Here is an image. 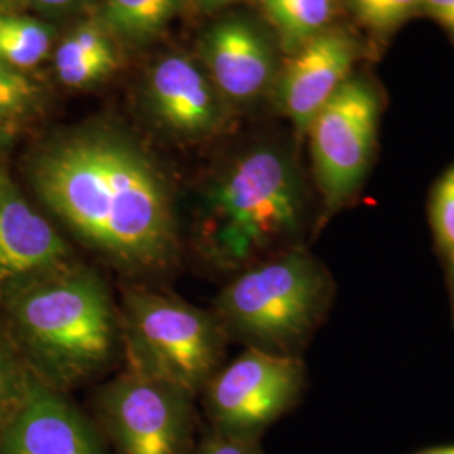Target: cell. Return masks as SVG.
<instances>
[{
	"label": "cell",
	"instance_id": "52a82bcc",
	"mask_svg": "<svg viewBox=\"0 0 454 454\" xmlns=\"http://www.w3.org/2000/svg\"><path fill=\"white\" fill-rule=\"evenodd\" d=\"M380 98L372 82L350 76L309 125V153L326 214L343 209L364 185L372 163Z\"/></svg>",
	"mask_w": 454,
	"mask_h": 454
},
{
	"label": "cell",
	"instance_id": "8fae6325",
	"mask_svg": "<svg viewBox=\"0 0 454 454\" xmlns=\"http://www.w3.org/2000/svg\"><path fill=\"white\" fill-rule=\"evenodd\" d=\"M360 54L357 37L340 27H328L293 52L279 78L278 99L298 133L307 135L315 116L350 80Z\"/></svg>",
	"mask_w": 454,
	"mask_h": 454
},
{
	"label": "cell",
	"instance_id": "603a6c76",
	"mask_svg": "<svg viewBox=\"0 0 454 454\" xmlns=\"http://www.w3.org/2000/svg\"><path fill=\"white\" fill-rule=\"evenodd\" d=\"M422 12L433 17L454 37V0H422Z\"/></svg>",
	"mask_w": 454,
	"mask_h": 454
},
{
	"label": "cell",
	"instance_id": "e0dca14e",
	"mask_svg": "<svg viewBox=\"0 0 454 454\" xmlns=\"http://www.w3.org/2000/svg\"><path fill=\"white\" fill-rule=\"evenodd\" d=\"M52 43L46 24L29 17L0 16V63L17 71L44 61Z\"/></svg>",
	"mask_w": 454,
	"mask_h": 454
},
{
	"label": "cell",
	"instance_id": "44dd1931",
	"mask_svg": "<svg viewBox=\"0 0 454 454\" xmlns=\"http://www.w3.org/2000/svg\"><path fill=\"white\" fill-rule=\"evenodd\" d=\"M37 99V88L22 71L0 63V118L12 123L29 114Z\"/></svg>",
	"mask_w": 454,
	"mask_h": 454
},
{
	"label": "cell",
	"instance_id": "4fadbf2b",
	"mask_svg": "<svg viewBox=\"0 0 454 454\" xmlns=\"http://www.w3.org/2000/svg\"><path fill=\"white\" fill-rule=\"evenodd\" d=\"M155 114L184 135L206 133L217 123V103L200 69L187 58H165L150 78Z\"/></svg>",
	"mask_w": 454,
	"mask_h": 454
},
{
	"label": "cell",
	"instance_id": "ba28073f",
	"mask_svg": "<svg viewBox=\"0 0 454 454\" xmlns=\"http://www.w3.org/2000/svg\"><path fill=\"white\" fill-rule=\"evenodd\" d=\"M192 401L129 369L98 392L97 411L116 454H192Z\"/></svg>",
	"mask_w": 454,
	"mask_h": 454
},
{
	"label": "cell",
	"instance_id": "8992f818",
	"mask_svg": "<svg viewBox=\"0 0 454 454\" xmlns=\"http://www.w3.org/2000/svg\"><path fill=\"white\" fill-rule=\"evenodd\" d=\"M305 384L307 369L300 356L246 347L239 357L212 375L200 394L212 431L261 441L268 427L300 403Z\"/></svg>",
	"mask_w": 454,
	"mask_h": 454
},
{
	"label": "cell",
	"instance_id": "cb8c5ba5",
	"mask_svg": "<svg viewBox=\"0 0 454 454\" xmlns=\"http://www.w3.org/2000/svg\"><path fill=\"white\" fill-rule=\"evenodd\" d=\"M11 138H12V130H11V123L0 118V162L7 152V148L11 145ZM2 170V168H0Z\"/></svg>",
	"mask_w": 454,
	"mask_h": 454
},
{
	"label": "cell",
	"instance_id": "5b68a950",
	"mask_svg": "<svg viewBox=\"0 0 454 454\" xmlns=\"http://www.w3.org/2000/svg\"><path fill=\"white\" fill-rule=\"evenodd\" d=\"M118 317L133 372L194 399L219 371L227 337L214 313L170 294L131 288Z\"/></svg>",
	"mask_w": 454,
	"mask_h": 454
},
{
	"label": "cell",
	"instance_id": "4316f807",
	"mask_svg": "<svg viewBox=\"0 0 454 454\" xmlns=\"http://www.w3.org/2000/svg\"><path fill=\"white\" fill-rule=\"evenodd\" d=\"M412 454H454V444H441V446H431L424 448Z\"/></svg>",
	"mask_w": 454,
	"mask_h": 454
},
{
	"label": "cell",
	"instance_id": "ffe728a7",
	"mask_svg": "<svg viewBox=\"0 0 454 454\" xmlns=\"http://www.w3.org/2000/svg\"><path fill=\"white\" fill-rule=\"evenodd\" d=\"M429 223L446 262L454 261V165L438 180L429 200Z\"/></svg>",
	"mask_w": 454,
	"mask_h": 454
},
{
	"label": "cell",
	"instance_id": "3957f363",
	"mask_svg": "<svg viewBox=\"0 0 454 454\" xmlns=\"http://www.w3.org/2000/svg\"><path fill=\"white\" fill-rule=\"evenodd\" d=\"M305 224V189L292 159L276 146H256L207 189L197 244L214 266L243 271L298 246Z\"/></svg>",
	"mask_w": 454,
	"mask_h": 454
},
{
	"label": "cell",
	"instance_id": "83f0119b",
	"mask_svg": "<svg viewBox=\"0 0 454 454\" xmlns=\"http://www.w3.org/2000/svg\"><path fill=\"white\" fill-rule=\"evenodd\" d=\"M448 264V281H450V293H451V309H453L454 322V261L446 262Z\"/></svg>",
	"mask_w": 454,
	"mask_h": 454
},
{
	"label": "cell",
	"instance_id": "484cf974",
	"mask_svg": "<svg viewBox=\"0 0 454 454\" xmlns=\"http://www.w3.org/2000/svg\"><path fill=\"white\" fill-rule=\"evenodd\" d=\"M204 11H217L223 7H229L239 2H246V0H195Z\"/></svg>",
	"mask_w": 454,
	"mask_h": 454
},
{
	"label": "cell",
	"instance_id": "7a4b0ae2",
	"mask_svg": "<svg viewBox=\"0 0 454 454\" xmlns=\"http://www.w3.org/2000/svg\"><path fill=\"white\" fill-rule=\"evenodd\" d=\"M4 303L17 350L54 389L80 386L101 372L121 343L105 281L78 261L11 293Z\"/></svg>",
	"mask_w": 454,
	"mask_h": 454
},
{
	"label": "cell",
	"instance_id": "277c9868",
	"mask_svg": "<svg viewBox=\"0 0 454 454\" xmlns=\"http://www.w3.org/2000/svg\"><path fill=\"white\" fill-rule=\"evenodd\" d=\"M328 270L303 246L251 264L217 294L226 337L264 352L300 356L333 303Z\"/></svg>",
	"mask_w": 454,
	"mask_h": 454
},
{
	"label": "cell",
	"instance_id": "30bf717a",
	"mask_svg": "<svg viewBox=\"0 0 454 454\" xmlns=\"http://www.w3.org/2000/svg\"><path fill=\"white\" fill-rule=\"evenodd\" d=\"M0 454H106L97 427L31 372L20 404L0 433Z\"/></svg>",
	"mask_w": 454,
	"mask_h": 454
},
{
	"label": "cell",
	"instance_id": "5bb4252c",
	"mask_svg": "<svg viewBox=\"0 0 454 454\" xmlns=\"http://www.w3.org/2000/svg\"><path fill=\"white\" fill-rule=\"evenodd\" d=\"M116 67L110 39L95 26L69 34L54 54L58 80L69 88H84L106 78Z\"/></svg>",
	"mask_w": 454,
	"mask_h": 454
},
{
	"label": "cell",
	"instance_id": "7402d4cb",
	"mask_svg": "<svg viewBox=\"0 0 454 454\" xmlns=\"http://www.w3.org/2000/svg\"><path fill=\"white\" fill-rule=\"evenodd\" d=\"M192 454H262L260 441H244L209 431L194 448Z\"/></svg>",
	"mask_w": 454,
	"mask_h": 454
},
{
	"label": "cell",
	"instance_id": "2e32d148",
	"mask_svg": "<svg viewBox=\"0 0 454 454\" xmlns=\"http://www.w3.org/2000/svg\"><path fill=\"white\" fill-rule=\"evenodd\" d=\"M187 0H103L105 19L116 33L145 41L162 31Z\"/></svg>",
	"mask_w": 454,
	"mask_h": 454
},
{
	"label": "cell",
	"instance_id": "9c48e42d",
	"mask_svg": "<svg viewBox=\"0 0 454 454\" xmlns=\"http://www.w3.org/2000/svg\"><path fill=\"white\" fill-rule=\"evenodd\" d=\"M74 262L69 243L0 170V298Z\"/></svg>",
	"mask_w": 454,
	"mask_h": 454
},
{
	"label": "cell",
	"instance_id": "7c38bea8",
	"mask_svg": "<svg viewBox=\"0 0 454 454\" xmlns=\"http://www.w3.org/2000/svg\"><path fill=\"white\" fill-rule=\"evenodd\" d=\"M204 52L217 88L234 101L260 97L273 80V48L249 20L226 19L215 24Z\"/></svg>",
	"mask_w": 454,
	"mask_h": 454
},
{
	"label": "cell",
	"instance_id": "d6986e66",
	"mask_svg": "<svg viewBox=\"0 0 454 454\" xmlns=\"http://www.w3.org/2000/svg\"><path fill=\"white\" fill-rule=\"evenodd\" d=\"M358 22L375 34H387L422 12V0H347Z\"/></svg>",
	"mask_w": 454,
	"mask_h": 454
},
{
	"label": "cell",
	"instance_id": "6da1fadb",
	"mask_svg": "<svg viewBox=\"0 0 454 454\" xmlns=\"http://www.w3.org/2000/svg\"><path fill=\"white\" fill-rule=\"evenodd\" d=\"M31 179L49 211L114 268L148 275L177 258L168 185L129 138L101 130L69 135L35 155Z\"/></svg>",
	"mask_w": 454,
	"mask_h": 454
},
{
	"label": "cell",
	"instance_id": "9a60e30c",
	"mask_svg": "<svg viewBox=\"0 0 454 454\" xmlns=\"http://www.w3.org/2000/svg\"><path fill=\"white\" fill-rule=\"evenodd\" d=\"M281 46L293 54L332 27L339 0H262Z\"/></svg>",
	"mask_w": 454,
	"mask_h": 454
},
{
	"label": "cell",
	"instance_id": "d4e9b609",
	"mask_svg": "<svg viewBox=\"0 0 454 454\" xmlns=\"http://www.w3.org/2000/svg\"><path fill=\"white\" fill-rule=\"evenodd\" d=\"M33 2L46 11H63L69 5H73L76 0H33Z\"/></svg>",
	"mask_w": 454,
	"mask_h": 454
},
{
	"label": "cell",
	"instance_id": "ac0fdd59",
	"mask_svg": "<svg viewBox=\"0 0 454 454\" xmlns=\"http://www.w3.org/2000/svg\"><path fill=\"white\" fill-rule=\"evenodd\" d=\"M29 377L14 341L0 330V433L20 404Z\"/></svg>",
	"mask_w": 454,
	"mask_h": 454
}]
</instances>
